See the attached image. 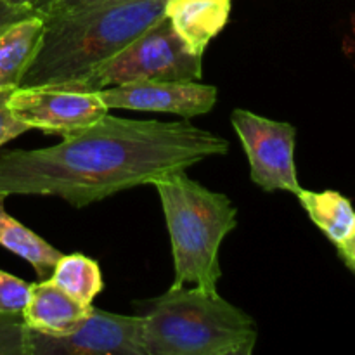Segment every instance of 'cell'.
<instances>
[{
	"label": "cell",
	"instance_id": "cell-1",
	"mask_svg": "<svg viewBox=\"0 0 355 355\" xmlns=\"http://www.w3.org/2000/svg\"><path fill=\"white\" fill-rule=\"evenodd\" d=\"M227 151L225 139L189 121L107 113L55 146L0 151V200L37 194L83 208Z\"/></svg>",
	"mask_w": 355,
	"mask_h": 355
},
{
	"label": "cell",
	"instance_id": "cell-2",
	"mask_svg": "<svg viewBox=\"0 0 355 355\" xmlns=\"http://www.w3.org/2000/svg\"><path fill=\"white\" fill-rule=\"evenodd\" d=\"M166 0H123L45 16L21 87L62 85L113 58L165 16Z\"/></svg>",
	"mask_w": 355,
	"mask_h": 355
},
{
	"label": "cell",
	"instance_id": "cell-3",
	"mask_svg": "<svg viewBox=\"0 0 355 355\" xmlns=\"http://www.w3.org/2000/svg\"><path fill=\"white\" fill-rule=\"evenodd\" d=\"M146 355H252L259 329L245 311L198 286L146 302Z\"/></svg>",
	"mask_w": 355,
	"mask_h": 355
},
{
	"label": "cell",
	"instance_id": "cell-4",
	"mask_svg": "<svg viewBox=\"0 0 355 355\" xmlns=\"http://www.w3.org/2000/svg\"><path fill=\"white\" fill-rule=\"evenodd\" d=\"M151 186L158 191L172 241V288L198 286L218 293V252L225 236L238 225L232 201L191 179L186 170L153 180Z\"/></svg>",
	"mask_w": 355,
	"mask_h": 355
},
{
	"label": "cell",
	"instance_id": "cell-5",
	"mask_svg": "<svg viewBox=\"0 0 355 355\" xmlns=\"http://www.w3.org/2000/svg\"><path fill=\"white\" fill-rule=\"evenodd\" d=\"M203 76V55L186 45L165 16L125 45L118 54L83 76L59 87L103 90L135 80L198 82Z\"/></svg>",
	"mask_w": 355,
	"mask_h": 355
},
{
	"label": "cell",
	"instance_id": "cell-6",
	"mask_svg": "<svg viewBox=\"0 0 355 355\" xmlns=\"http://www.w3.org/2000/svg\"><path fill=\"white\" fill-rule=\"evenodd\" d=\"M231 123L250 162V177L266 193L302 189L295 166L297 128L288 121L259 116L246 110H234Z\"/></svg>",
	"mask_w": 355,
	"mask_h": 355
},
{
	"label": "cell",
	"instance_id": "cell-7",
	"mask_svg": "<svg viewBox=\"0 0 355 355\" xmlns=\"http://www.w3.org/2000/svg\"><path fill=\"white\" fill-rule=\"evenodd\" d=\"M9 107L30 128L62 139L90 127L110 111L97 90L59 85L14 89L9 96Z\"/></svg>",
	"mask_w": 355,
	"mask_h": 355
},
{
	"label": "cell",
	"instance_id": "cell-8",
	"mask_svg": "<svg viewBox=\"0 0 355 355\" xmlns=\"http://www.w3.org/2000/svg\"><path fill=\"white\" fill-rule=\"evenodd\" d=\"M144 318L120 315L92 307L80 328L64 336L37 331L35 355H146Z\"/></svg>",
	"mask_w": 355,
	"mask_h": 355
},
{
	"label": "cell",
	"instance_id": "cell-9",
	"mask_svg": "<svg viewBox=\"0 0 355 355\" xmlns=\"http://www.w3.org/2000/svg\"><path fill=\"white\" fill-rule=\"evenodd\" d=\"M107 110H134L173 113L194 118L208 113L217 104L214 85L173 80H135L97 90Z\"/></svg>",
	"mask_w": 355,
	"mask_h": 355
},
{
	"label": "cell",
	"instance_id": "cell-10",
	"mask_svg": "<svg viewBox=\"0 0 355 355\" xmlns=\"http://www.w3.org/2000/svg\"><path fill=\"white\" fill-rule=\"evenodd\" d=\"M92 307L75 300L51 279H45L30 284V298L21 314L33 331L64 336L83 324Z\"/></svg>",
	"mask_w": 355,
	"mask_h": 355
},
{
	"label": "cell",
	"instance_id": "cell-11",
	"mask_svg": "<svg viewBox=\"0 0 355 355\" xmlns=\"http://www.w3.org/2000/svg\"><path fill=\"white\" fill-rule=\"evenodd\" d=\"M231 0H166L165 17L187 47L203 55L208 44L224 30Z\"/></svg>",
	"mask_w": 355,
	"mask_h": 355
},
{
	"label": "cell",
	"instance_id": "cell-12",
	"mask_svg": "<svg viewBox=\"0 0 355 355\" xmlns=\"http://www.w3.org/2000/svg\"><path fill=\"white\" fill-rule=\"evenodd\" d=\"M44 23V14H33L0 35V90L21 87V80L40 44Z\"/></svg>",
	"mask_w": 355,
	"mask_h": 355
},
{
	"label": "cell",
	"instance_id": "cell-13",
	"mask_svg": "<svg viewBox=\"0 0 355 355\" xmlns=\"http://www.w3.org/2000/svg\"><path fill=\"white\" fill-rule=\"evenodd\" d=\"M0 246L12 252L19 259L26 260L40 281L52 276L55 263L62 257V253L51 243L10 217L3 208L2 200H0Z\"/></svg>",
	"mask_w": 355,
	"mask_h": 355
},
{
	"label": "cell",
	"instance_id": "cell-14",
	"mask_svg": "<svg viewBox=\"0 0 355 355\" xmlns=\"http://www.w3.org/2000/svg\"><path fill=\"white\" fill-rule=\"evenodd\" d=\"M298 201L307 211L311 220L324 232L333 245H340L355 229V210L349 200L336 191L300 189Z\"/></svg>",
	"mask_w": 355,
	"mask_h": 355
},
{
	"label": "cell",
	"instance_id": "cell-15",
	"mask_svg": "<svg viewBox=\"0 0 355 355\" xmlns=\"http://www.w3.org/2000/svg\"><path fill=\"white\" fill-rule=\"evenodd\" d=\"M49 279L85 305H92L104 286L99 263L83 253L62 255Z\"/></svg>",
	"mask_w": 355,
	"mask_h": 355
},
{
	"label": "cell",
	"instance_id": "cell-16",
	"mask_svg": "<svg viewBox=\"0 0 355 355\" xmlns=\"http://www.w3.org/2000/svg\"><path fill=\"white\" fill-rule=\"evenodd\" d=\"M37 331L24 322L23 314L0 312V355H35Z\"/></svg>",
	"mask_w": 355,
	"mask_h": 355
},
{
	"label": "cell",
	"instance_id": "cell-17",
	"mask_svg": "<svg viewBox=\"0 0 355 355\" xmlns=\"http://www.w3.org/2000/svg\"><path fill=\"white\" fill-rule=\"evenodd\" d=\"M30 284L12 274L0 270V312L21 314L30 298Z\"/></svg>",
	"mask_w": 355,
	"mask_h": 355
},
{
	"label": "cell",
	"instance_id": "cell-18",
	"mask_svg": "<svg viewBox=\"0 0 355 355\" xmlns=\"http://www.w3.org/2000/svg\"><path fill=\"white\" fill-rule=\"evenodd\" d=\"M12 90H0V148L24 132L31 130L28 125L17 120L9 107V96Z\"/></svg>",
	"mask_w": 355,
	"mask_h": 355
},
{
	"label": "cell",
	"instance_id": "cell-19",
	"mask_svg": "<svg viewBox=\"0 0 355 355\" xmlns=\"http://www.w3.org/2000/svg\"><path fill=\"white\" fill-rule=\"evenodd\" d=\"M33 14H40L33 9H28V7L14 6V3L7 2V0H0V35L7 30L9 26H12L17 21L24 19V17H30Z\"/></svg>",
	"mask_w": 355,
	"mask_h": 355
},
{
	"label": "cell",
	"instance_id": "cell-20",
	"mask_svg": "<svg viewBox=\"0 0 355 355\" xmlns=\"http://www.w3.org/2000/svg\"><path fill=\"white\" fill-rule=\"evenodd\" d=\"M113 2H123V0H51L47 12H45L44 16H51V14L68 12V10L82 9V7L101 6V3H113Z\"/></svg>",
	"mask_w": 355,
	"mask_h": 355
},
{
	"label": "cell",
	"instance_id": "cell-21",
	"mask_svg": "<svg viewBox=\"0 0 355 355\" xmlns=\"http://www.w3.org/2000/svg\"><path fill=\"white\" fill-rule=\"evenodd\" d=\"M336 250H338V255L343 260V263L355 274V229L350 232L349 238L336 245Z\"/></svg>",
	"mask_w": 355,
	"mask_h": 355
},
{
	"label": "cell",
	"instance_id": "cell-22",
	"mask_svg": "<svg viewBox=\"0 0 355 355\" xmlns=\"http://www.w3.org/2000/svg\"><path fill=\"white\" fill-rule=\"evenodd\" d=\"M7 2L14 3V6L28 7V9H33V10H37V12L45 14L47 12L51 0H7Z\"/></svg>",
	"mask_w": 355,
	"mask_h": 355
}]
</instances>
